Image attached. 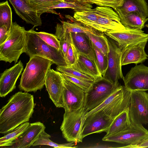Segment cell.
<instances>
[{"mask_svg": "<svg viewBox=\"0 0 148 148\" xmlns=\"http://www.w3.org/2000/svg\"><path fill=\"white\" fill-rule=\"evenodd\" d=\"M34 107L32 95L21 91L13 95L0 110V133H8L28 122Z\"/></svg>", "mask_w": 148, "mask_h": 148, "instance_id": "1", "label": "cell"}, {"mask_svg": "<svg viewBox=\"0 0 148 148\" xmlns=\"http://www.w3.org/2000/svg\"><path fill=\"white\" fill-rule=\"evenodd\" d=\"M53 63L37 56L30 57L22 74L18 88L26 92L41 90L45 85L47 73Z\"/></svg>", "mask_w": 148, "mask_h": 148, "instance_id": "2", "label": "cell"}, {"mask_svg": "<svg viewBox=\"0 0 148 148\" xmlns=\"http://www.w3.org/2000/svg\"><path fill=\"white\" fill-rule=\"evenodd\" d=\"M26 31L16 22L13 23L10 35L0 45V60L16 63L21 55L26 51Z\"/></svg>", "mask_w": 148, "mask_h": 148, "instance_id": "3", "label": "cell"}, {"mask_svg": "<svg viewBox=\"0 0 148 148\" xmlns=\"http://www.w3.org/2000/svg\"><path fill=\"white\" fill-rule=\"evenodd\" d=\"M26 31L27 44L25 52L29 57L37 56L48 59L57 66L67 67L61 49L58 50L47 44L41 39L34 30Z\"/></svg>", "mask_w": 148, "mask_h": 148, "instance_id": "4", "label": "cell"}, {"mask_svg": "<svg viewBox=\"0 0 148 148\" xmlns=\"http://www.w3.org/2000/svg\"><path fill=\"white\" fill-rule=\"evenodd\" d=\"M88 112L84 107L65 112L60 128L63 137L67 142L76 143L82 142L83 129Z\"/></svg>", "mask_w": 148, "mask_h": 148, "instance_id": "5", "label": "cell"}, {"mask_svg": "<svg viewBox=\"0 0 148 148\" xmlns=\"http://www.w3.org/2000/svg\"><path fill=\"white\" fill-rule=\"evenodd\" d=\"M103 77L96 79L85 92L84 107L88 112L102 103L118 88Z\"/></svg>", "mask_w": 148, "mask_h": 148, "instance_id": "6", "label": "cell"}, {"mask_svg": "<svg viewBox=\"0 0 148 148\" xmlns=\"http://www.w3.org/2000/svg\"><path fill=\"white\" fill-rule=\"evenodd\" d=\"M129 114L132 124H148V93L145 91L131 90Z\"/></svg>", "mask_w": 148, "mask_h": 148, "instance_id": "7", "label": "cell"}, {"mask_svg": "<svg viewBox=\"0 0 148 148\" xmlns=\"http://www.w3.org/2000/svg\"><path fill=\"white\" fill-rule=\"evenodd\" d=\"M148 137V130L142 125L132 124L126 130L116 134L104 136V141L115 142L125 145L122 147L138 144Z\"/></svg>", "mask_w": 148, "mask_h": 148, "instance_id": "8", "label": "cell"}, {"mask_svg": "<svg viewBox=\"0 0 148 148\" xmlns=\"http://www.w3.org/2000/svg\"><path fill=\"white\" fill-rule=\"evenodd\" d=\"M109 47L108 67L103 77L113 84L119 85L118 80L124 79L121 62V49L117 43L106 36Z\"/></svg>", "mask_w": 148, "mask_h": 148, "instance_id": "9", "label": "cell"}, {"mask_svg": "<svg viewBox=\"0 0 148 148\" xmlns=\"http://www.w3.org/2000/svg\"><path fill=\"white\" fill-rule=\"evenodd\" d=\"M116 117L103 110L87 117L83 129V138L93 133L106 132Z\"/></svg>", "mask_w": 148, "mask_h": 148, "instance_id": "10", "label": "cell"}, {"mask_svg": "<svg viewBox=\"0 0 148 148\" xmlns=\"http://www.w3.org/2000/svg\"><path fill=\"white\" fill-rule=\"evenodd\" d=\"M62 77L63 108L65 112L74 111L84 107L85 92L81 88Z\"/></svg>", "mask_w": 148, "mask_h": 148, "instance_id": "11", "label": "cell"}, {"mask_svg": "<svg viewBox=\"0 0 148 148\" xmlns=\"http://www.w3.org/2000/svg\"><path fill=\"white\" fill-rule=\"evenodd\" d=\"M98 17L93 28L103 33L126 29L117 13L111 7H97Z\"/></svg>", "mask_w": 148, "mask_h": 148, "instance_id": "12", "label": "cell"}, {"mask_svg": "<svg viewBox=\"0 0 148 148\" xmlns=\"http://www.w3.org/2000/svg\"><path fill=\"white\" fill-rule=\"evenodd\" d=\"M124 86L130 90H148V67L142 64L136 65L123 79Z\"/></svg>", "mask_w": 148, "mask_h": 148, "instance_id": "13", "label": "cell"}, {"mask_svg": "<svg viewBox=\"0 0 148 148\" xmlns=\"http://www.w3.org/2000/svg\"><path fill=\"white\" fill-rule=\"evenodd\" d=\"M45 85L56 106L63 108V81L61 73L50 68L47 74Z\"/></svg>", "mask_w": 148, "mask_h": 148, "instance_id": "14", "label": "cell"}, {"mask_svg": "<svg viewBox=\"0 0 148 148\" xmlns=\"http://www.w3.org/2000/svg\"><path fill=\"white\" fill-rule=\"evenodd\" d=\"M105 34L116 41L121 49L140 41L148 40V34L142 30L123 29L104 32Z\"/></svg>", "mask_w": 148, "mask_h": 148, "instance_id": "15", "label": "cell"}, {"mask_svg": "<svg viewBox=\"0 0 148 148\" xmlns=\"http://www.w3.org/2000/svg\"><path fill=\"white\" fill-rule=\"evenodd\" d=\"M23 69V64L20 60L13 66L6 69L0 74L1 97H5L15 88L16 81Z\"/></svg>", "mask_w": 148, "mask_h": 148, "instance_id": "16", "label": "cell"}, {"mask_svg": "<svg viewBox=\"0 0 148 148\" xmlns=\"http://www.w3.org/2000/svg\"><path fill=\"white\" fill-rule=\"evenodd\" d=\"M148 40H145L129 45L121 50L122 66L129 64L142 63L148 59L145 50Z\"/></svg>", "mask_w": 148, "mask_h": 148, "instance_id": "17", "label": "cell"}, {"mask_svg": "<svg viewBox=\"0 0 148 148\" xmlns=\"http://www.w3.org/2000/svg\"><path fill=\"white\" fill-rule=\"evenodd\" d=\"M45 129V125L40 122L30 123L20 136L12 143L11 145L7 147L29 148L32 146Z\"/></svg>", "mask_w": 148, "mask_h": 148, "instance_id": "18", "label": "cell"}, {"mask_svg": "<svg viewBox=\"0 0 148 148\" xmlns=\"http://www.w3.org/2000/svg\"><path fill=\"white\" fill-rule=\"evenodd\" d=\"M16 14L26 23L34 27L41 26L42 21L28 0H9Z\"/></svg>", "mask_w": 148, "mask_h": 148, "instance_id": "19", "label": "cell"}, {"mask_svg": "<svg viewBox=\"0 0 148 148\" xmlns=\"http://www.w3.org/2000/svg\"><path fill=\"white\" fill-rule=\"evenodd\" d=\"M122 5L115 10L119 16L136 12L145 19L148 17V5L145 0H122Z\"/></svg>", "mask_w": 148, "mask_h": 148, "instance_id": "20", "label": "cell"}, {"mask_svg": "<svg viewBox=\"0 0 148 148\" xmlns=\"http://www.w3.org/2000/svg\"><path fill=\"white\" fill-rule=\"evenodd\" d=\"M71 33L73 43L77 51L86 56L96 64L91 41L85 33Z\"/></svg>", "mask_w": 148, "mask_h": 148, "instance_id": "21", "label": "cell"}, {"mask_svg": "<svg viewBox=\"0 0 148 148\" xmlns=\"http://www.w3.org/2000/svg\"><path fill=\"white\" fill-rule=\"evenodd\" d=\"M78 52V58L76 63L70 66L93 77L96 79L102 77L95 63L85 55Z\"/></svg>", "mask_w": 148, "mask_h": 148, "instance_id": "22", "label": "cell"}, {"mask_svg": "<svg viewBox=\"0 0 148 148\" xmlns=\"http://www.w3.org/2000/svg\"><path fill=\"white\" fill-rule=\"evenodd\" d=\"M132 124L129 114V108L118 115L106 132L105 136H110L123 131L130 127Z\"/></svg>", "mask_w": 148, "mask_h": 148, "instance_id": "23", "label": "cell"}, {"mask_svg": "<svg viewBox=\"0 0 148 148\" xmlns=\"http://www.w3.org/2000/svg\"><path fill=\"white\" fill-rule=\"evenodd\" d=\"M120 21L126 29L142 30L148 20L144 18L136 12H130L127 14L119 16Z\"/></svg>", "mask_w": 148, "mask_h": 148, "instance_id": "24", "label": "cell"}, {"mask_svg": "<svg viewBox=\"0 0 148 148\" xmlns=\"http://www.w3.org/2000/svg\"><path fill=\"white\" fill-rule=\"evenodd\" d=\"M130 90L124 86L120 85L100 105L88 111L86 115V118L97 112L102 110L109 105L121 100Z\"/></svg>", "mask_w": 148, "mask_h": 148, "instance_id": "25", "label": "cell"}, {"mask_svg": "<svg viewBox=\"0 0 148 148\" xmlns=\"http://www.w3.org/2000/svg\"><path fill=\"white\" fill-rule=\"evenodd\" d=\"M92 4L86 0H63L51 8H71L75 12H80L91 9Z\"/></svg>", "mask_w": 148, "mask_h": 148, "instance_id": "26", "label": "cell"}, {"mask_svg": "<svg viewBox=\"0 0 148 148\" xmlns=\"http://www.w3.org/2000/svg\"><path fill=\"white\" fill-rule=\"evenodd\" d=\"M63 0H28L29 3L35 11L38 16L40 17L41 15L45 13L58 14L51 8L60 1Z\"/></svg>", "mask_w": 148, "mask_h": 148, "instance_id": "27", "label": "cell"}, {"mask_svg": "<svg viewBox=\"0 0 148 148\" xmlns=\"http://www.w3.org/2000/svg\"><path fill=\"white\" fill-rule=\"evenodd\" d=\"M98 17L97 7L80 12H75L74 18L80 23L92 27L96 22Z\"/></svg>", "mask_w": 148, "mask_h": 148, "instance_id": "28", "label": "cell"}, {"mask_svg": "<svg viewBox=\"0 0 148 148\" xmlns=\"http://www.w3.org/2000/svg\"><path fill=\"white\" fill-rule=\"evenodd\" d=\"M30 123L28 122L24 123L12 131L7 133L0 138V146L7 147L12 145L25 131Z\"/></svg>", "mask_w": 148, "mask_h": 148, "instance_id": "29", "label": "cell"}, {"mask_svg": "<svg viewBox=\"0 0 148 148\" xmlns=\"http://www.w3.org/2000/svg\"><path fill=\"white\" fill-rule=\"evenodd\" d=\"M55 29V35L59 40L60 49L65 57L69 45L73 43L71 33L65 32L61 24L58 23Z\"/></svg>", "mask_w": 148, "mask_h": 148, "instance_id": "30", "label": "cell"}, {"mask_svg": "<svg viewBox=\"0 0 148 148\" xmlns=\"http://www.w3.org/2000/svg\"><path fill=\"white\" fill-rule=\"evenodd\" d=\"M93 43L104 54L108 56L109 47L106 36L104 33L99 31L95 33L86 34Z\"/></svg>", "mask_w": 148, "mask_h": 148, "instance_id": "31", "label": "cell"}, {"mask_svg": "<svg viewBox=\"0 0 148 148\" xmlns=\"http://www.w3.org/2000/svg\"><path fill=\"white\" fill-rule=\"evenodd\" d=\"M12 23V10L8 1L1 2L0 27L5 25L8 31L10 32Z\"/></svg>", "mask_w": 148, "mask_h": 148, "instance_id": "32", "label": "cell"}, {"mask_svg": "<svg viewBox=\"0 0 148 148\" xmlns=\"http://www.w3.org/2000/svg\"><path fill=\"white\" fill-rule=\"evenodd\" d=\"M51 136L47 133L44 130L41 134L39 138L32 145L34 147L40 145H47L53 147L54 148H76V143L70 142L68 143L58 144L51 140L49 138Z\"/></svg>", "mask_w": 148, "mask_h": 148, "instance_id": "33", "label": "cell"}, {"mask_svg": "<svg viewBox=\"0 0 148 148\" xmlns=\"http://www.w3.org/2000/svg\"><path fill=\"white\" fill-rule=\"evenodd\" d=\"M91 45L96 65L103 77L105 75L108 68V56L104 54L92 41Z\"/></svg>", "mask_w": 148, "mask_h": 148, "instance_id": "34", "label": "cell"}, {"mask_svg": "<svg viewBox=\"0 0 148 148\" xmlns=\"http://www.w3.org/2000/svg\"><path fill=\"white\" fill-rule=\"evenodd\" d=\"M56 70L71 76L93 83L96 80L93 77L83 73L71 66L63 67L57 66Z\"/></svg>", "mask_w": 148, "mask_h": 148, "instance_id": "35", "label": "cell"}, {"mask_svg": "<svg viewBox=\"0 0 148 148\" xmlns=\"http://www.w3.org/2000/svg\"><path fill=\"white\" fill-rule=\"evenodd\" d=\"M37 35L50 46L58 50L60 49L59 40L55 34L45 32H37Z\"/></svg>", "mask_w": 148, "mask_h": 148, "instance_id": "36", "label": "cell"}, {"mask_svg": "<svg viewBox=\"0 0 148 148\" xmlns=\"http://www.w3.org/2000/svg\"><path fill=\"white\" fill-rule=\"evenodd\" d=\"M61 74L63 77L81 88L85 92L88 91L93 83L64 73Z\"/></svg>", "mask_w": 148, "mask_h": 148, "instance_id": "37", "label": "cell"}, {"mask_svg": "<svg viewBox=\"0 0 148 148\" xmlns=\"http://www.w3.org/2000/svg\"><path fill=\"white\" fill-rule=\"evenodd\" d=\"M64 58L67 67L76 63L78 58V52L73 43L69 45Z\"/></svg>", "mask_w": 148, "mask_h": 148, "instance_id": "38", "label": "cell"}, {"mask_svg": "<svg viewBox=\"0 0 148 148\" xmlns=\"http://www.w3.org/2000/svg\"><path fill=\"white\" fill-rule=\"evenodd\" d=\"M100 7L112 8L115 10L122 5V0H86Z\"/></svg>", "mask_w": 148, "mask_h": 148, "instance_id": "39", "label": "cell"}, {"mask_svg": "<svg viewBox=\"0 0 148 148\" xmlns=\"http://www.w3.org/2000/svg\"><path fill=\"white\" fill-rule=\"evenodd\" d=\"M10 32L8 31L5 25L0 27V45L3 44L8 38Z\"/></svg>", "mask_w": 148, "mask_h": 148, "instance_id": "40", "label": "cell"}, {"mask_svg": "<svg viewBox=\"0 0 148 148\" xmlns=\"http://www.w3.org/2000/svg\"><path fill=\"white\" fill-rule=\"evenodd\" d=\"M147 147H148V137L138 144L128 146L126 148H143Z\"/></svg>", "mask_w": 148, "mask_h": 148, "instance_id": "41", "label": "cell"}, {"mask_svg": "<svg viewBox=\"0 0 148 148\" xmlns=\"http://www.w3.org/2000/svg\"></svg>", "mask_w": 148, "mask_h": 148, "instance_id": "42", "label": "cell"}]
</instances>
